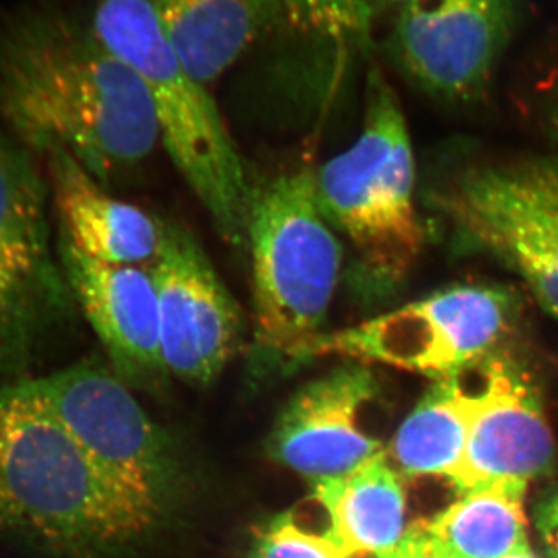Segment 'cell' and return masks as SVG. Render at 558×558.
<instances>
[{"label": "cell", "mask_w": 558, "mask_h": 558, "mask_svg": "<svg viewBox=\"0 0 558 558\" xmlns=\"http://www.w3.org/2000/svg\"><path fill=\"white\" fill-rule=\"evenodd\" d=\"M0 119L31 153L65 150L102 186L161 138L145 84L58 7H33L0 31Z\"/></svg>", "instance_id": "obj_1"}, {"label": "cell", "mask_w": 558, "mask_h": 558, "mask_svg": "<svg viewBox=\"0 0 558 558\" xmlns=\"http://www.w3.org/2000/svg\"><path fill=\"white\" fill-rule=\"evenodd\" d=\"M0 542L49 558L134 545L83 451L22 380L0 385Z\"/></svg>", "instance_id": "obj_2"}, {"label": "cell", "mask_w": 558, "mask_h": 558, "mask_svg": "<svg viewBox=\"0 0 558 558\" xmlns=\"http://www.w3.org/2000/svg\"><path fill=\"white\" fill-rule=\"evenodd\" d=\"M416 163L398 95L374 68L359 138L315 171L319 209L352 250L362 299L385 300L407 281L424 247L414 204Z\"/></svg>", "instance_id": "obj_3"}, {"label": "cell", "mask_w": 558, "mask_h": 558, "mask_svg": "<svg viewBox=\"0 0 558 558\" xmlns=\"http://www.w3.org/2000/svg\"><path fill=\"white\" fill-rule=\"evenodd\" d=\"M87 24L145 84L168 154L220 236L247 247L255 190L218 106L172 49L148 3L97 0Z\"/></svg>", "instance_id": "obj_4"}, {"label": "cell", "mask_w": 558, "mask_h": 558, "mask_svg": "<svg viewBox=\"0 0 558 558\" xmlns=\"http://www.w3.org/2000/svg\"><path fill=\"white\" fill-rule=\"evenodd\" d=\"M258 357L295 368L314 359L343 269V244L319 209L315 171L255 190L248 222Z\"/></svg>", "instance_id": "obj_5"}, {"label": "cell", "mask_w": 558, "mask_h": 558, "mask_svg": "<svg viewBox=\"0 0 558 558\" xmlns=\"http://www.w3.org/2000/svg\"><path fill=\"white\" fill-rule=\"evenodd\" d=\"M21 380L83 451L132 539L149 534L174 495L178 464L130 387L97 362Z\"/></svg>", "instance_id": "obj_6"}, {"label": "cell", "mask_w": 558, "mask_h": 558, "mask_svg": "<svg viewBox=\"0 0 558 558\" xmlns=\"http://www.w3.org/2000/svg\"><path fill=\"white\" fill-rule=\"evenodd\" d=\"M429 201L454 247L515 274L558 318V156L462 168Z\"/></svg>", "instance_id": "obj_7"}, {"label": "cell", "mask_w": 558, "mask_h": 558, "mask_svg": "<svg viewBox=\"0 0 558 558\" xmlns=\"http://www.w3.org/2000/svg\"><path fill=\"white\" fill-rule=\"evenodd\" d=\"M49 194L31 150L0 134V380H20L76 307L51 248Z\"/></svg>", "instance_id": "obj_8"}, {"label": "cell", "mask_w": 558, "mask_h": 558, "mask_svg": "<svg viewBox=\"0 0 558 558\" xmlns=\"http://www.w3.org/2000/svg\"><path fill=\"white\" fill-rule=\"evenodd\" d=\"M520 311L519 296L508 289L451 286L357 326L323 333L314 359L339 355L450 379L499 351L519 323Z\"/></svg>", "instance_id": "obj_9"}, {"label": "cell", "mask_w": 558, "mask_h": 558, "mask_svg": "<svg viewBox=\"0 0 558 558\" xmlns=\"http://www.w3.org/2000/svg\"><path fill=\"white\" fill-rule=\"evenodd\" d=\"M520 16V0H411L396 11L385 50L425 94L472 102L490 86Z\"/></svg>", "instance_id": "obj_10"}, {"label": "cell", "mask_w": 558, "mask_h": 558, "mask_svg": "<svg viewBox=\"0 0 558 558\" xmlns=\"http://www.w3.org/2000/svg\"><path fill=\"white\" fill-rule=\"evenodd\" d=\"M148 267L159 304L161 357L168 374L207 385L242 339L240 306L185 227L161 220L159 253Z\"/></svg>", "instance_id": "obj_11"}, {"label": "cell", "mask_w": 558, "mask_h": 558, "mask_svg": "<svg viewBox=\"0 0 558 558\" xmlns=\"http://www.w3.org/2000/svg\"><path fill=\"white\" fill-rule=\"evenodd\" d=\"M475 373L468 442L450 483L468 492L490 481L529 483L548 475L556 444L531 376L501 351Z\"/></svg>", "instance_id": "obj_12"}, {"label": "cell", "mask_w": 558, "mask_h": 558, "mask_svg": "<svg viewBox=\"0 0 558 558\" xmlns=\"http://www.w3.org/2000/svg\"><path fill=\"white\" fill-rule=\"evenodd\" d=\"M368 366L349 362L304 385L271 429L267 450L278 464L311 484L339 478L385 453L363 427L379 387Z\"/></svg>", "instance_id": "obj_13"}, {"label": "cell", "mask_w": 558, "mask_h": 558, "mask_svg": "<svg viewBox=\"0 0 558 558\" xmlns=\"http://www.w3.org/2000/svg\"><path fill=\"white\" fill-rule=\"evenodd\" d=\"M57 252L76 307L100 339L110 369L128 387H159L168 371L148 267L92 259L61 238Z\"/></svg>", "instance_id": "obj_14"}, {"label": "cell", "mask_w": 558, "mask_h": 558, "mask_svg": "<svg viewBox=\"0 0 558 558\" xmlns=\"http://www.w3.org/2000/svg\"><path fill=\"white\" fill-rule=\"evenodd\" d=\"M49 193L61 240L92 259L149 266L159 253L161 220L116 199L75 157L51 150Z\"/></svg>", "instance_id": "obj_15"}, {"label": "cell", "mask_w": 558, "mask_h": 558, "mask_svg": "<svg viewBox=\"0 0 558 558\" xmlns=\"http://www.w3.org/2000/svg\"><path fill=\"white\" fill-rule=\"evenodd\" d=\"M191 75L202 84L227 72L281 21L278 0H145Z\"/></svg>", "instance_id": "obj_16"}, {"label": "cell", "mask_w": 558, "mask_h": 558, "mask_svg": "<svg viewBox=\"0 0 558 558\" xmlns=\"http://www.w3.org/2000/svg\"><path fill=\"white\" fill-rule=\"evenodd\" d=\"M330 531L351 553L388 558L407 529V495L402 476L387 453L339 478L312 484Z\"/></svg>", "instance_id": "obj_17"}, {"label": "cell", "mask_w": 558, "mask_h": 558, "mask_svg": "<svg viewBox=\"0 0 558 558\" xmlns=\"http://www.w3.org/2000/svg\"><path fill=\"white\" fill-rule=\"evenodd\" d=\"M527 483L497 480L464 492L428 521H416L436 558H505L529 548Z\"/></svg>", "instance_id": "obj_18"}, {"label": "cell", "mask_w": 558, "mask_h": 558, "mask_svg": "<svg viewBox=\"0 0 558 558\" xmlns=\"http://www.w3.org/2000/svg\"><path fill=\"white\" fill-rule=\"evenodd\" d=\"M472 388L461 376L435 380L402 422L387 459L402 478L442 476L449 480L464 454Z\"/></svg>", "instance_id": "obj_19"}, {"label": "cell", "mask_w": 558, "mask_h": 558, "mask_svg": "<svg viewBox=\"0 0 558 558\" xmlns=\"http://www.w3.org/2000/svg\"><path fill=\"white\" fill-rule=\"evenodd\" d=\"M250 558H377L351 553L330 531L328 515L314 497L300 508L279 513L264 524Z\"/></svg>", "instance_id": "obj_20"}, {"label": "cell", "mask_w": 558, "mask_h": 558, "mask_svg": "<svg viewBox=\"0 0 558 558\" xmlns=\"http://www.w3.org/2000/svg\"><path fill=\"white\" fill-rule=\"evenodd\" d=\"M281 21L301 35L341 49H369L374 16L365 0H278Z\"/></svg>", "instance_id": "obj_21"}, {"label": "cell", "mask_w": 558, "mask_h": 558, "mask_svg": "<svg viewBox=\"0 0 558 558\" xmlns=\"http://www.w3.org/2000/svg\"><path fill=\"white\" fill-rule=\"evenodd\" d=\"M535 529L553 558H558V486L550 487L538 499L534 510Z\"/></svg>", "instance_id": "obj_22"}, {"label": "cell", "mask_w": 558, "mask_h": 558, "mask_svg": "<svg viewBox=\"0 0 558 558\" xmlns=\"http://www.w3.org/2000/svg\"><path fill=\"white\" fill-rule=\"evenodd\" d=\"M388 558H436L429 550L427 542L422 537L417 524L413 523L407 529L405 535L400 539L398 548Z\"/></svg>", "instance_id": "obj_23"}, {"label": "cell", "mask_w": 558, "mask_h": 558, "mask_svg": "<svg viewBox=\"0 0 558 558\" xmlns=\"http://www.w3.org/2000/svg\"><path fill=\"white\" fill-rule=\"evenodd\" d=\"M543 116H545L546 130H548L550 137L558 143V73L554 76L553 83L549 84Z\"/></svg>", "instance_id": "obj_24"}, {"label": "cell", "mask_w": 558, "mask_h": 558, "mask_svg": "<svg viewBox=\"0 0 558 558\" xmlns=\"http://www.w3.org/2000/svg\"><path fill=\"white\" fill-rule=\"evenodd\" d=\"M368 3L371 11H373L374 16H379L381 13H387V11H398L402 9L405 3L411 2V0H365Z\"/></svg>", "instance_id": "obj_25"}, {"label": "cell", "mask_w": 558, "mask_h": 558, "mask_svg": "<svg viewBox=\"0 0 558 558\" xmlns=\"http://www.w3.org/2000/svg\"><path fill=\"white\" fill-rule=\"evenodd\" d=\"M505 558H535L534 554H532L531 548H524L517 550V553L509 554Z\"/></svg>", "instance_id": "obj_26"}]
</instances>
